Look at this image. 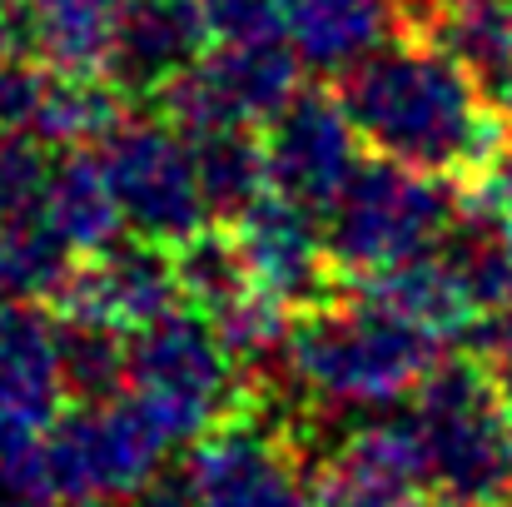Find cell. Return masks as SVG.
Listing matches in <instances>:
<instances>
[{"label": "cell", "mask_w": 512, "mask_h": 507, "mask_svg": "<svg viewBox=\"0 0 512 507\" xmlns=\"http://www.w3.org/2000/svg\"><path fill=\"white\" fill-rule=\"evenodd\" d=\"M214 25L199 0H125L110 40L105 75L125 95H160L209 55Z\"/></svg>", "instance_id": "cell-14"}, {"label": "cell", "mask_w": 512, "mask_h": 507, "mask_svg": "<svg viewBox=\"0 0 512 507\" xmlns=\"http://www.w3.org/2000/svg\"><path fill=\"white\" fill-rule=\"evenodd\" d=\"M125 398L174 448L199 443L224 423L254 413V373L204 309L184 304L130 338Z\"/></svg>", "instance_id": "cell-3"}, {"label": "cell", "mask_w": 512, "mask_h": 507, "mask_svg": "<svg viewBox=\"0 0 512 507\" xmlns=\"http://www.w3.org/2000/svg\"><path fill=\"white\" fill-rule=\"evenodd\" d=\"M0 493H5V433H0Z\"/></svg>", "instance_id": "cell-31"}, {"label": "cell", "mask_w": 512, "mask_h": 507, "mask_svg": "<svg viewBox=\"0 0 512 507\" xmlns=\"http://www.w3.org/2000/svg\"><path fill=\"white\" fill-rule=\"evenodd\" d=\"M483 507H512V498H498V503H483Z\"/></svg>", "instance_id": "cell-33"}, {"label": "cell", "mask_w": 512, "mask_h": 507, "mask_svg": "<svg viewBox=\"0 0 512 507\" xmlns=\"http://www.w3.org/2000/svg\"><path fill=\"white\" fill-rule=\"evenodd\" d=\"M0 10H5V0H0Z\"/></svg>", "instance_id": "cell-34"}, {"label": "cell", "mask_w": 512, "mask_h": 507, "mask_svg": "<svg viewBox=\"0 0 512 507\" xmlns=\"http://www.w3.org/2000/svg\"><path fill=\"white\" fill-rule=\"evenodd\" d=\"M25 45L65 75H105L125 0H20Z\"/></svg>", "instance_id": "cell-19"}, {"label": "cell", "mask_w": 512, "mask_h": 507, "mask_svg": "<svg viewBox=\"0 0 512 507\" xmlns=\"http://www.w3.org/2000/svg\"><path fill=\"white\" fill-rule=\"evenodd\" d=\"M363 135L329 90H299L269 125H264V160H269V189L279 199H294L314 214H324L339 189L363 165Z\"/></svg>", "instance_id": "cell-10"}, {"label": "cell", "mask_w": 512, "mask_h": 507, "mask_svg": "<svg viewBox=\"0 0 512 507\" xmlns=\"http://www.w3.org/2000/svg\"><path fill=\"white\" fill-rule=\"evenodd\" d=\"M75 269L80 254L40 209L0 219V304H60Z\"/></svg>", "instance_id": "cell-20"}, {"label": "cell", "mask_w": 512, "mask_h": 507, "mask_svg": "<svg viewBox=\"0 0 512 507\" xmlns=\"http://www.w3.org/2000/svg\"><path fill=\"white\" fill-rule=\"evenodd\" d=\"M343 105L363 145L408 169L483 184L508 160V115L483 80L433 35L388 40L343 75Z\"/></svg>", "instance_id": "cell-1"}, {"label": "cell", "mask_w": 512, "mask_h": 507, "mask_svg": "<svg viewBox=\"0 0 512 507\" xmlns=\"http://www.w3.org/2000/svg\"><path fill=\"white\" fill-rule=\"evenodd\" d=\"M214 35L219 40H239V35H264V30H284V0H199Z\"/></svg>", "instance_id": "cell-27"}, {"label": "cell", "mask_w": 512, "mask_h": 507, "mask_svg": "<svg viewBox=\"0 0 512 507\" xmlns=\"http://www.w3.org/2000/svg\"><path fill=\"white\" fill-rule=\"evenodd\" d=\"M184 284H179V264H174V249L165 244H150V239H120L100 254H90L65 299H60V314L65 319H90V324H105V329H120V334H140L150 324H160L165 314L184 309Z\"/></svg>", "instance_id": "cell-13"}, {"label": "cell", "mask_w": 512, "mask_h": 507, "mask_svg": "<svg viewBox=\"0 0 512 507\" xmlns=\"http://www.w3.org/2000/svg\"><path fill=\"white\" fill-rule=\"evenodd\" d=\"M194 145V165L199 184L209 199L214 219H239L244 209H254L269 189V160H264V135L254 130H219V135H199Z\"/></svg>", "instance_id": "cell-22"}, {"label": "cell", "mask_w": 512, "mask_h": 507, "mask_svg": "<svg viewBox=\"0 0 512 507\" xmlns=\"http://www.w3.org/2000/svg\"><path fill=\"white\" fill-rule=\"evenodd\" d=\"M50 85L55 65H45L35 50L0 45V130H35Z\"/></svg>", "instance_id": "cell-26"}, {"label": "cell", "mask_w": 512, "mask_h": 507, "mask_svg": "<svg viewBox=\"0 0 512 507\" xmlns=\"http://www.w3.org/2000/svg\"><path fill=\"white\" fill-rule=\"evenodd\" d=\"M0 507H35L30 498H15V493H0Z\"/></svg>", "instance_id": "cell-30"}, {"label": "cell", "mask_w": 512, "mask_h": 507, "mask_svg": "<svg viewBox=\"0 0 512 507\" xmlns=\"http://www.w3.org/2000/svg\"><path fill=\"white\" fill-rule=\"evenodd\" d=\"M120 125H125V90L110 75L55 70V85L45 95L35 135L55 150H100Z\"/></svg>", "instance_id": "cell-21"}, {"label": "cell", "mask_w": 512, "mask_h": 507, "mask_svg": "<svg viewBox=\"0 0 512 507\" xmlns=\"http://www.w3.org/2000/svg\"><path fill=\"white\" fill-rule=\"evenodd\" d=\"M304 90V60L284 30L219 40L199 65H189L155 95L160 120L184 140L219 130H264Z\"/></svg>", "instance_id": "cell-7"}, {"label": "cell", "mask_w": 512, "mask_h": 507, "mask_svg": "<svg viewBox=\"0 0 512 507\" xmlns=\"http://www.w3.org/2000/svg\"><path fill=\"white\" fill-rule=\"evenodd\" d=\"M463 199L453 194V179L408 169L398 160H363L358 174L339 189V199L319 214L339 274H378L388 264H403L413 254H428L448 239L458 224Z\"/></svg>", "instance_id": "cell-5"}, {"label": "cell", "mask_w": 512, "mask_h": 507, "mask_svg": "<svg viewBox=\"0 0 512 507\" xmlns=\"http://www.w3.org/2000/svg\"><path fill=\"white\" fill-rule=\"evenodd\" d=\"M174 264H179L184 299H189L194 309H204V314H219V309H229L234 299L254 294L234 234H224V229H214V224H209L204 234H194L189 244H179V249H174Z\"/></svg>", "instance_id": "cell-24"}, {"label": "cell", "mask_w": 512, "mask_h": 507, "mask_svg": "<svg viewBox=\"0 0 512 507\" xmlns=\"http://www.w3.org/2000/svg\"><path fill=\"white\" fill-rule=\"evenodd\" d=\"M170 443L130 398L75 403L40 433V503H120L165 473Z\"/></svg>", "instance_id": "cell-6"}, {"label": "cell", "mask_w": 512, "mask_h": 507, "mask_svg": "<svg viewBox=\"0 0 512 507\" xmlns=\"http://www.w3.org/2000/svg\"><path fill=\"white\" fill-rule=\"evenodd\" d=\"M358 294L373 299L378 309L408 319L413 329L433 334L438 343L473 338V329L483 324L478 309H473V299H468V289H463V279L453 274L443 244L428 249V254H413L403 264H388L378 274H363L358 279Z\"/></svg>", "instance_id": "cell-17"}, {"label": "cell", "mask_w": 512, "mask_h": 507, "mask_svg": "<svg viewBox=\"0 0 512 507\" xmlns=\"http://www.w3.org/2000/svg\"><path fill=\"white\" fill-rule=\"evenodd\" d=\"M408 418L443 507L512 498V403L478 353L443 358L413 393Z\"/></svg>", "instance_id": "cell-4"}, {"label": "cell", "mask_w": 512, "mask_h": 507, "mask_svg": "<svg viewBox=\"0 0 512 507\" xmlns=\"http://www.w3.org/2000/svg\"><path fill=\"white\" fill-rule=\"evenodd\" d=\"M70 398L60 368V324L35 304H0V428L45 433Z\"/></svg>", "instance_id": "cell-15"}, {"label": "cell", "mask_w": 512, "mask_h": 507, "mask_svg": "<svg viewBox=\"0 0 512 507\" xmlns=\"http://www.w3.org/2000/svg\"><path fill=\"white\" fill-rule=\"evenodd\" d=\"M50 169L55 160L45 155V140L35 130H0V219L40 209Z\"/></svg>", "instance_id": "cell-25"}, {"label": "cell", "mask_w": 512, "mask_h": 507, "mask_svg": "<svg viewBox=\"0 0 512 507\" xmlns=\"http://www.w3.org/2000/svg\"><path fill=\"white\" fill-rule=\"evenodd\" d=\"M438 338L373 299L314 304L294 319L279 378L324 413H388L438 368Z\"/></svg>", "instance_id": "cell-2"}, {"label": "cell", "mask_w": 512, "mask_h": 507, "mask_svg": "<svg viewBox=\"0 0 512 507\" xmlns=\"http://www.w3.org/2000/svg\"><path fill=\"white\" fill-rule=\"evenodd\" d=\"M234 244L244 254L254 294L274 299L289 314H304L334 294V249L324 219L294 199L264 194L254 209L234 219Z\"/></svg>", "instance_id": "cell-11"}, {"label": "cell", "mask_w": 512, "mask_h": 507, "mask_svg": "<svg viewBox=\"0 0 512 507\" xmlns=\"http://www.w3.org/2000/svg\"><path fill=\"white\" fill-rule=\"evenodd\" d=\"M423 10L438 15H478V10H512V0H423Z\"/></svg>", "instance_id": "cell-29"}, {"label": "cell", "mask_w": 512, "mask_h": 507, "mask_svg": "<svg viewBox=\"0 0 512 507\" xmlns=\"http://www.w3.org/2000/svg\"><path fill=\"white\" fill-rule=\"evenodd\" d=\"M40 214L55 224V234L80 259L120 244L125 214H120V199H115V184L105 174L100 150H60L50 184H45V199H40Z\"/></svg>", "instance_id": "cell-18"}, {"label": "cell", "mask_w": 512, "mask_h": 507, "mask_svg": "<svg viewBox=\"0 0 512 507\" xmlns=\"http://www.w3.org/2000/svg\"><path fill=\"white\" fill-rule=\"evenodd\" d=\"M65 507H120V503H65Z\"/></svg>", "instance_id": "cell-32"}, {"label": "cell", "mask_w": 512, "mask_h": 507, "mask_svg": "<svg viewBox=\"0 0 512 507\" xmlns=\"http://www.w3.org/2000/svg\"><path fill=\"white\" fill-rule=\"evenodd\" d=\"M319 507H443L408 413L358 423L314 478Z\"/></svg>", "instance_id": "cell-12"}, {"label": "cell", "mask_w": 512, "mask_h": 507, "mask_svg": "<svg viewBox=\"0 0 512 507\" xmlns=\"http://www.w3.org/2000/svg\"><path fill=\"white\" fill-rule=\"evenodd\" d=\"M60 324V368H65V388L75 403H105V398H125L130 388V343L120 329L90 324V319H55Z\"/></svg>", "instance_id": "cell-23"}, {"label": "cell", "mask_w": 512, "mask_h": 507, "mask_svg": "<svg viewBox=\"0 0 512 507\" xmlns=\"http://www.w3.org/2000/svg\"><path fill=\"white\" fill-rule=\"evenodd\" d=\"M100 160L115 184L125 229L135 239L179 249L214 224L204 184H199V165H194V145L160 115L125 120L100 145Z\"/></svg>", "instance_id": "cell-8"}, {"label": "cell", "mask_w": 512, "mask_h": 507, "mask_svg": "<svg viewBox=\"0 0 512 507\" xmlns=\"http://www.w3.org/2000/svg\"><path fill=\"white\" fill-rule=\"evenodd\" d=\"M473 194H483V199L508 219V229H512V160H503V169H498V174H488L483 184H473Z\"/></svg>", "instance_id": "cell-28"}, {"label": "cell", "mask_w": 512, "mask_h": 507, "mask_svg": "<svg viewBox=\"0 0 512 507\" xmlns=\"http://www.w3.org/2000/svg\"><path fill=\"white\" fill-rule=\"evenodd\" d=\"M184 478L194 507H319L294 433L259 423L254 413L199 438Z\"/></svg>", "instance_id": "cell-9"}, {"label": "cell", "mask_w": 512, "mask_h": 507, "mask_svg": "<svg viewBox=\"0 0 512 507\" xmlns=\"http://www.w3.org/2000/svg\"><path fill=\"white\" fill-rule=\"evenodd\" d=\"M408 0H284V35L309 70L348 75L398 35Z\"/></svg>", "instance_id": "cell-16"}]
</instances>
